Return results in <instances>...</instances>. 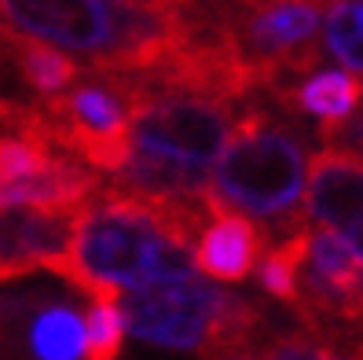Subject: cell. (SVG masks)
<instances>
[{"label": "cell", "mask_w": 363, "mask_h": 360, "mask_svg": "<svg viewBox=\"0 0 363 360\" xmlns=\"http://www.w3.org/2000/svg\"><path fill=\"white\" fill-rule=\"evenodd\" d=\"M206 202L151 206L106 192L81 209L67 258L48 272L84 290L92 302H118V294L165 276H191L199 236L206 231Z\"/></svg>", "instance_id": "6da1fadb"}, {"label": "cell", "mask_w": 363, "mask_h": 360, "mask_svg": "<svg viewBox=\"0 0 363 360\" xmlns=\"http://www.w3.org/2000/svg\"><path fill=\"white\" fill-rule=\"evenodd\" d=\"M246 103L206 96L140 74L129 114V158L106 192L151 206L206 202L209 169L217 165Z\"/></svg>", "instance_id": "7a4b0ae2"}, {"label": "cell", "mask_w": 363, "mask_h": 360, "mask_svg": "<svg viewBox=\"0 0 363 360\" xmlns=\"http://www.w3.org/2000/svg\"><path fill=\"white\" fill-rule=\"evenodd\" d=\"M0 30L89 59V67L155 74L187 40V4L0 0Z\"/></svg>", "instance_id": "3957f363"}, {"label": "cell", "mask_w": 363, "mask_h": 360, "mask_svg": "<svg viewBox=\"0 0 363 360\" xmlns=\"http://www.w3.org/2000/svg\"><path fill=\"white\" fill-rule=\"evenodd\" d=\"M308 162V140L294 121L279 118L272 107L246 103L213 165L206 187L209 217L246 214L253 224L264 221L268 246L301 231L305 221L297 217V206L305 195Z\"/></svg>", "instance_id": "277c9868"}, {"label": "cell", "mask_w": 363, "mask_h": 360, "mask_svg": "<svg viewBox=\"0 0 363 360\" xmlns=\"http://www.w3.org/2000/svg\"><path fill=\"white\" fill-rule=\"evenodd\" d=\"M118 312L129 334L165 349H195L199 356L253 342L264 331L257 302L213 287L206 276H165L118 294Z\"/></svg>", "instance_id": "5b68a950"}, {"label": "cell", "mask_w": 363, "mask_h": 360, "mask_svg": "<svg viewBox=\"0 0 363 360\" xmlns=\"http://www.w3.org/2000/svg\"><path fill=\"white\" fill-rule=\"evenodd\" d=\"M323 4H224V33L253 84L286 103V96L319 67Z\"/></svg>", "instance_id": "8992f818"}, {"label": "cell", "mask_w": 363, "mask_h": 360, "mask_svg": "<svg viewBox=\"0 0 363 360\" xmlns=\"http://www.w3.org/2000/svg\"><path fill=\"white\" fill-rule=\"evenodd\" d=\"M294 309L312 331L327 324H363V261L327 228H308Z\"/></svg>", "instance_id": "52a82bcc"}, {"label": "cell", "mask_w": 363, "mask_h": 360, "mask_svg": "<svg viewBox=\"0 0 363 360\" xmlns=\"http://www.w3.org/2000/svg\"><path fill=\"white\" fill-rule=\"evenodd\" d=\"M305 214L334 231L337 239H345L363 261V162L327 151V147L312 155L305 180Z\"/></svg>", "instance_id": "ba28073f"}, {"label": "cell", "mask_w": 363, "mask_h": 360, "mask_svg": "<svg viewBox=\"0 0 363 360\" xmlns=\"http://www.w3.org/2000/svg\"><path fill=\"white\" fill-rule=\"evenodd\" d=\"M81 214H45V209H8L0 214V283L52 268L67 258L74 224Z\"/></svg>", "instance_id": "9c48e42d"}, {"label": "cell", "mask_w": 363, "mask_h": 360, "mask_svg": "<svg viewBox=\"0 0 363 360\" xmlns=\"http://www.w3.org/2000/svg\"><path fill=\"white\" fill-rule=\"evenodd\" d=\"M264 246H268V236L261 224H253L239 214H220L199 236L195 250H191V261H195V272H202V276L239 283L257 268Z\"/></svg>", "instance_id": "30bf717a"}, {"label": "cell", "mask_w": 363, "mask_h": 360, "mask_svg": "<svg viewBox=\"0 0 363 360\" xmlns=\"http://www.w3.org/2000/svg\"><path fill=\"white\" fill-rule=\"evenodd\" d=\"M359 103H363V77L349 70H315L286 96L283 107L297 114H312L319 118V125H337Z\"/></svg>", "instance_id": "8fae6325"}, {"label": "cell", "mask_w": 363, "mask_h": 360, "mask_svg": "<svg viewBox=\"0 0 363 360\" xmlns=\"http://www.w3.org/2000/svg\"><path fill=\"white\" fill-rule=\"evenodd\" d=\"M4 55L15 59V67L23 70L26 84L40 96V99H55L70 89L81 77V67L52 45H40V40H26V37H11L4 33Z\"/></svg>", "instance_id": "7c38bea8"}, {"label": "cell", "mask_w": 363, "mask_h": 360, "mask_svg": "<svg viewBox=\"0 0 363 360\" xmlns=\"http://www.w3.org/2000/svg\"><path fill=\"white\" fill-rule=\"evenodd\" d=\"M305 250H308V228L294 231V236L272 243L264 250V258L257 265V280L261 287L279 302H297V268L305 261Z\"/></svg>", "instance_id": "4fadbf2b"}, {"label": "cell", "mask_w": 363, "mask_h": 360, "mask_svg": "<svg viewBox=\"0 0 363 360\" xmlns=\"http://www.w3.org/2000/svg\"><path fill=\"white\" fill-rule=\"evenodd\" d=\"M253 360H359V353L337 349L319 331H290L261 338L257 349H253Z\"/></svg>", "instance_id": "5bb4252c"}, {"label": "cell", "mask_w": 363, "mask_h": 360, "mask_svg": "<svg viewBox=\"0 0 363 360\" xmlns=\"http://www.w3.org/2000/svg\"><path fill=\"white\" fill-rule=\"evenodd\" d=\"M323 33H327V48L334 52V59L345 62L359 77L363 74V18L356 4H330L323 15Z\"/></svg>", "instance_id": "9a60e30c"}, {"label": "cell", "mask_w": 363, "mask_h": 360, "mask_svg": "<svg viewBox=\"0 0 363 360\" xmlns=\"http://www.w3.org/2000/svg\"><path fill=\"white\" fill-rule=\"evenodd\" d=\"M84 327H89V356L84 360H118L121 356L125 324H121L118 302H96Z\"/></svg>", "instance_id": "2e32d148"}, {"label": "cell", "mask_w": 363, "mask_h": 360, "mask_svg": "<svg viewBox=\"0 0 363 360\" xmlns=\"http://www.w3.org/2000/svg\"><path fill=\"white\" fill-rule=\"evenodd\" d=\"M319 140H323L327 151H337V155H349L356 162H363V103L337 125H319Z\"/></svg>", "instance_id": "e0dca14e"}, {"label": "cell", "mask_w": 363, "mask_h": 360, "mask_svg": "<svg viewBox=\"0 0 363 360\" xmlns=\"http://www.w3.org/2000/svg\"><path fill=\"white\" fill-rule=\"evenodd\" d=\"M356 353H359V360H363V338H359V342H356Z\"/></svg>", "instance_id": "ac0fdd59"}]
</instances>
